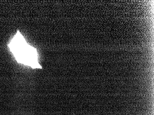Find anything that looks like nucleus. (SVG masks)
Returning a JSON list of instances; mask_svg holds the SVG:
<instances>
[{
  "instance_id": "f257e3e1",
  "label": "nucleus",
  "mask_w": 154,
  "mask_h": 115,
  "mask_svg": "<svg viewBox=\"0 0 154 115\" xmlns=\"http://www.w3.org/2000/svg\"><path fill=\"white\" fill-rule=\"evenodd\" d=\"M8 47L17 63L33 69H42L38 50L27 42L19 30L10 40Z\"/></svg>"
}]
</instances>
